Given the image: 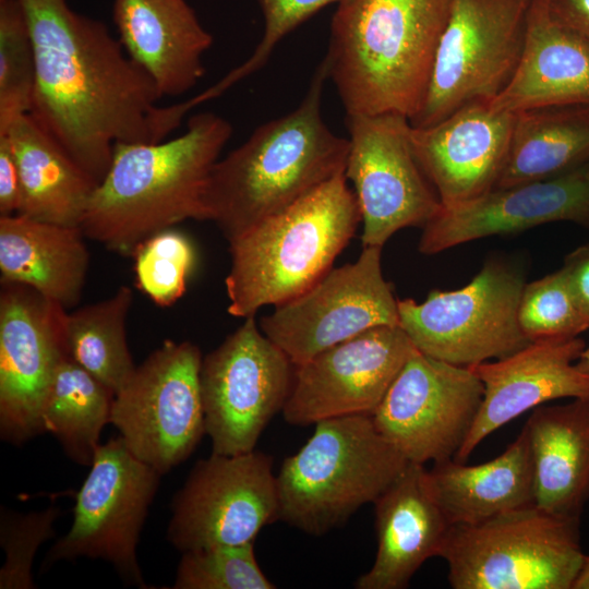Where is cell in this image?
Wrapping results in <instances>:
<instances>
[{"mask_svg": "<svg viewBox=\"0 0 589 589\" xmlns=\"http://www.w3.org/2000/svg\"><path fill=\"white\" fill-rule=\"evenodd\" d=\"M35 62L29 113L98 184L117 143L171 133L153 81L107 26L67 0H17Z\"/></svg>", "mask_w": 589, "mask_h": 589, "instance_id": "obj_1", "label": "cell"}, {"mask_svg": "<svg viewBox=\"0 0 589 589\" xmlns=\"http://www.w3.org/2000/svg\"><path fill=\"white\" fill-rule=\"evenodd\" d=\"M327 80L321 61L298 107L257 127L212 168L205 220L228 243L345 173L349 141L328 128L322 112Z\"/></svg>", "mask_w": 589, "mask_h": 589, "instance_id": "obj_2", "label": "cell"}, {"mask_svg": "<svg viewBox=\"0 0 589 589\" xmlns=\"http://www.w3.org/2000/svg\"><path fill=\"white\" fill-rule=\"evenodd\" d=\"M231 134L225 118L201 112L171 140L117 143L81 221L84 236L132 256L163 230L187 219L205 220V187Z\"/></svg>", "mask_w": 589, "mask_h": 589, "instance_id": "obj_3", "label": "cell"}, {"mask_svg": "<svg viewBox=\"0 0 589 589\" xmlns=\"http://www.w3.org/2000/svg\"><path fill=\"white\" fill-rule=\"evenodd\" d=\"M453 0H341L322 60L346 113L418 112Z\"/></svg>", "mask_w": 589, "mask_h": 589, "instance_id": "obj_4", "label": "cell"}, {"mask_svg": "<svg viewBox=\"0 0 589 589\" xmlns=\"http://www.w3.org/2000/svg\"><path fill=\"white\" fill-rule=\"evenodd\" d=\"M361 215L345 173L229 242L228 313L255 316L305 291L354 236Z\"/></svg>", "mask_w": 589, "mask_h": 589, "instance_id": "obj_5", "label": "cell"}, {"mask_svg": "<svg viewBox=\"0 0 589 589\" xmlns=\"http://www.w3.org/2000/svg\"><path fill=\"white\" fill-rule=\"evenodd\" d=\"M314 425L306 443L283 461L277 486L279 520L318 537L374 503L408 461L381 435L371 416Z\"/></svg>", "mask_w": 589, "mask_h": 589, "instance_id": "obj_6", "label": "cell"}, {"mask_svg": "<svg viewBox=\"0 0 589 589\" xmlns=\"http://www.w3.org/2000/svg\"><path fill=\"white\" fill-rule=\"evenodd\" d=\"M579 521L534 504L452 525L440 557L454 589H573L585 553Z\"/></svg>", "mask_w": 589, "mask_h": 589, "instance_id": "obj_7", "label": "cell"}, {"mask_svg": "<svg viewBox=\"0 0 589 589\" xmlns=\"http://www.w3.org/2000/svg\"><path fill=\"white\" fill-rule=\"evenodd\" d=\"M533 0H453L416 128L476 100H493L520 61Z\"/></svg>", "mask_w": 589, "mask_h": 589, "instance_id": "obj_8", "label": "cell"}, {"mask_svg": "<svg viewBox=\"0 0 589 589\" xmlns=\"http://www.w3.org/2000/svg\"><path fill=\"white\" fill-rule=\"evenodd\" d=\"M525 285L519 269L489 260L459 289L434 290L423 302L398 299L399 326L432 358L460 366L497 360L530 342L518 324Z\"/></svg>", "mask_w": 589, "mask_h": 589, "instance_id": "obj_9", "label": "cell"}, {"mask_svg": "<svg viewBox=\"0 0 589 589\" xmlns=\"http://www.w3.org/2000/svg\"><path fill=\"white\" fill-rule=\"evenodd\" d=\"M200 348L165 340L115 394L110 423L140 460L161 474L183 462L205 433Z\"/></svg>", "mask_w": 589, "mask_h": 589, "instance_id": "obj_10", "label": "cell"}, {"mask_svg": "<svg viewBox=\"0 0 589 589\" xmlns=\"http://www.w3.org/2000/svg\"><path fill=\"white\" fill-rule=\"evenodd\" d=\"M202 359L200 371L205 433L212 453L255 449L290 394L294 364L261 329L255 316Z\"/></svg>", "mask_w": 589, "mask_h": 589, "instance_id": "obj_11", "label": "cell"}, {"mask_svg": "<svg viewBox=\"0 0 589 589\" xmlns=\"http://www.w3.org/2000/svg\"><path fill=\"white\" fill-rule=\"evenodd\" d=\"M75 495L73 521L44 567L84 556L110 563L127 584L146 588L136 549L161 473L135 457L122 437L100 444Z\"/></svg>", "mask_w": 589, "mask_h": 589, "instance_id": "obj_12", "label": "cell"}, {"mask_svg": "<svg viewBox=\"0 0 589 589\" xmlns=\"http://www.w3.org/2000/svg\"><path fill=\"white\" fill-rule=\"evenodd\" d=\"M346 127L345 177L361 215L362 248H383L397 231L423 227L442 204L412 152L409 118L397 112L346 113Z\"/></svg>", "mask_w": 589, "mask_h": 589, "instance_id": "obj_13", "label": "cell"}, {"mask_svg": "<svg viewBox=\"0 0 589 589\" xmlns=\"http://www.w3.org/2000/svg\"><path fill=\"white\" fill-rule=\"evenodd\" d=\"M171 514L167 540L181 553L254 542L279 520L272 457L254 449L200 459L175 494Z\"/></svg>", "mask_w": 589, "mask_h": 589, "instance_id": "obj_14", "label": "cell"}, {"mask_svg": "<svg viewBox=\"0 0 589 589\" xmlns=\"http://www.w3.org/2000/svg\"><path fill=\"white\" fill-rule=\"evenodd\" d=\"M259 324L294 365L369 329L398 326V299L383 275L382 248L363 247L356 262L332 267Z\"/></svg>", "mask_w": 589, "mask_h": 589, "instance_id": "obj_15", "label": "cell"}, {"mask_svg": "<svg viewBox=\"0 0 589 589\" xmlns=\"http://www.w3.org/2000/svg\"><path fill=\"white\" fill-rule=\"evenodd\" d=\"M482 397L483 384L470 368L414 349L371 417L408 462L437 464L455 458Z\"/></svg>", "mask_w": 589, "mask_h": 589, "instance_id": "obj_16", "label": "cell"}, {"mask_svg": "<svg viewBox=\"0 0 589 589\" xmlns=\"http://www.w3.org/2000/svg\"><path fill=\"white\" fill-rule=\"evenodd\" d=\"M67 309L31 287L1 283L0 435L22 445L43 434L41 409L68 356Z\"/></svg>", "mask_w": 589, "mask_h": 589, "instance_id": "obj_17", "label": "cell"}, {"mask_svg": "<svg viewBox=\"0 0 589 589\" xmlns=\"http://www.w3.org/2000/svg\"><path fill=\"white\" fill-rule=\"evenodd\" d=\"M416 347L398 326H380L334 345L294 365L283 408L292 425L372 416Z\"/></svg>", "mask_w": 589, "mask_h": 589, "instance_id": "obj_18", "label": "cell"}, {"mask_svg": "<svg viewBox=\"0 0 589 589\" xmlns=\"http://www.w3.org/2000/svg\"><path fill=\"white\" fill-rule=\"evenodd\" d=\"M579 336L530 341L516 352L468 366L483 384L474 422L455 460L466 461L480 443L504 424L561 398H589V365L580 359Z\"/></svg>", "mask_w": 589, "mask_h": 589, "instance_id": "obj_19", "label": "cell"}, {"mask_svg": "<svg viewBox=\"0 0 589 589\" xmlns=\"http://www.w3.org/2000/svg\"><path fill=\"white\" fill-rule=\"evenodd\" d=\"M515 113L476 100L443 120L410 128L412 152L442 207L453 208L495 188L508 155Z\"/></svg>", "mask_w": 589, "mask_h": 589, "instance_id": "obj_20", "label": "cell"}, {"mask_svg": "<svg viewBox=\"0 0 589 589\" xmlns=\"http://www.w3.org/2000/svg\"><path fill=\"white\" fill-rule=\"evenodd\" d=\"M553 221L589 228V161L554 178L494 188L467 204L442 207L422 227L418 250L437 254L477 239Z\"/></svg>", "mask_w": 589, "mask_h": 589, "instance_id": "obj_21", "label": "cell"}, {"mask_svg": "<svg viewBox=\"0 0 589 589\" xmlns=\"http://www.w3.org/2000/svg\"><path fill=\"white\" fill-rule=\"evenodd\" d=\"M112 16L124 51L161 97L182 95L203 77L213 36L185 0H113Z\"/></svg>", "mask_w": 589, "mask_h": 589, "instance_id": "obj_22", "label": "cell"}, {"mask_svg": "<svg viewBox=\"0 0 589 589\" xmlns=\"http://www.w3.org/2000/svg\"><path fill=\"white\" fill-rule=\"evenodd\" d=\"M377 551L358 589H402L430 557L440 556L450 524L433 497L423 465L408 462L373 503Z\"/></svg>", "mask_w": 589, "mask_h": 589, "instance_id": "obj_23", "label": "cell"}, {"mask_svg": "<svg viewBox=\"0 0 589 589\" xmlns=\"http://www.w3.org/2000/svg\"><path fill=\"white\" fill-rule=\"evenodd\" d=\"M490 105L512 113L589 106V38L558 21L545 0H533L516 72Z\"/></svg>", "mask_w": 589, "mask_h": 589, "instance_id": "obj_24", "label": "cell"}, {"mask_svg": "<svg viewBox=\"0 0 589 589\" xmlns=\"http://www.w3.org/2000/svg\"><path fill=\"white\" fill-rule=\"evenodd\" d=\"M524 428L534 505L560 517L580 519L589 501V398L536 407Z\"/></svg>", "mask_w": 589, "mask_h": 589, "instance_id": "obj_25", "label": "cell"}, {"mask_svg": "<svg viewBox=\"0 0 589 589\" xmlns=\"http://www.w3.org/2000/svg\"><path fill=\"white\" fill-rule=\"evenodd\" d=\"M84 238L77 226L21 214L0 216L1 283L25 285L65 309L73 308L89 264Z\"/></svg>", "mask_w": 589, "mask_h": 589, "instance_id": "obj_26", "label": "cell"}, {"mask_svg": "<svg viewBox=\"0 0 589 589\" xmlns=\"http://www.w3.org/2000/svg\"><path fill=\"white\" fill-rule=\"evenodd\" d=\"M429 489L450 525L478 524L534 504L525 428L497 457L479 464L448 459L426 470Z\"/></svg>", "mask_w": 589, "mask_h": 589, "instance_id": "obj_27", "label": "cell"}, {"mask_svg": "<svg viewBox=\"0 0 589 589\" xmlns=\"http://www.w3.org/2000/svg\"><path fill=\"white\" fill-rule=\"evenodd\" d=\"M0 134L8 136L20 172L17 214L80 227L97 183L31 113L17 117Z\"/></svg>", "mask_w": 589, "mask_h": 589, "instance_id": "obj_28", "label": "cell"}, {"mask_svg": "<svg viewBox=\"0 0 589 589\" xmlns=\"http://www.w3.org/2000/svg\"><path fill=\"white\" fill-rule=\"evenodd\" d=\"M589 161V106L515 112L508 155L495 188L554 178Z\"/></svg>", "mask_w": 589, "mask_h": 589, "instance_id": "obj_29", "label": "cell"}, {"mask_svg": "<svg viewBox=\"0 0 589 589\" xmlns=\"http://www.w3.org/2000/svg\"><path fill=\"white\" fill-rule=\"evenodd\" d=\"M115 393L68 356L53 375L41 409L44 433H51L74 462L91 466L110 423Z\"/></svg>", "mask_w": 589, "mask_h": 589, "instance_id": "obj_30", "label": "cell"}, {"mask_svg": "<svg viewBox=\"0 0 589 589\" xmlns=\"http://www.w3.org/2000/svg\"><path fill=\"white\" fill-rule=\"evenodd\" d=\"M132 301V289L121 286L109 298L68 313L65 321L68 357L115 394L135 369L125 329Z\"/></svg>", "mask_w": 589, "mask_h": 589, "instance_id": "obj_31", "label": "cell"}, {"mask_svg": "<svg viewBox=\"0 0 589 589\" xmlns=\"http://www.w3.org/2000/svg\"><path fill=\"white\" fill-rule=\"evenodd\" d=\"M35 62L27 23L17 0H0V132L29 113Z\"/></svg>", "mask_w": 589, "mask_h": 589, "instance_id": "obj_32", "label": "cell"}, {"mask_svg": "<svg viewBox=\"0 0 589 589\" xmlns=\"http://www.w3.org/2000/svg\"><path fill=\"white\" fill-rule=\"evenodd\" d=\"M173 589H275L261 569L254 542L182 553Z\"/></svg>", "mask_w": 589, "mask_h": 589, "instance_id": "obj_33", "label": "cell"}, {"mask_svg": "<svg viewBox=\"0 0 589 589\" xmlns=\"http://www.w3.org/2000/svg\"><path fill=\"white\" fill-rule=\"evenodd\" d=\"M132 256L137 287L160 306L182 297L196 260L189 238L171 228L145 240Z\"/></svg>", "mask_w": 589, "mask_h": 589, "instance_id": "obj_34", "label": "cell"}, {"mask_svg": "<svg viewBox=\"0 0 589 589\" xmlns=\"http://www.w3.org/2000/svg\"><path fill=\"white\" fill-rule=\"evenodd\" d=\"M518 324L529 341L577 337L589 329L562 268L525 285Z\"/></svg>", "mask_w": 589, "mask_h": 589, "instance_id": "obj_35", "label": "cell"}, {"mask_svg": "<svg viewBox=\"0 0 589 589\" xmlns=\"http://www.w3.org/2000/svg\"><path fill=\"white\" fill-rule=\"evenodd\" d=\"M59 509L50 505L40 512L20 514L1 507L0 544L5 561L0 569L1 589H32V565L38 548L55 537Z\"/></svg>", "mask_w": 589, "mask_h": 589, "instance_id": "obj_36", "label": "cell"}, {"mask_svg": "<svg viewBox=\"0 0 589 589\" xmlns=\"http://www.w3.org/2000/svg\"><path fill=\"white\" fill-rule=\"evenodd\" d=\"M261 9L264 29L261 41L252 55L211 86L217 97L237 82L259 71L267 62L273 50L289 33L326 5L341 0H255Z\"/></svg>", "mask_w": 589, "mask_h": 589, "instance_id": "obj_37", "label": "cell"}, {"mask_svg": "<svg viewBox=\"0 0 589 589\" xmlns=\"http://www.w3.org/2000/svg\"><path fill=\"white\" fill-rule=\"evenodd\" d=\"M21 203L22 187L16 160L8 136L0 134V216L17 214Z\"/></svg>", "mask_w": 589, "mask_h": 589, "instance_id": "obj_38", "label": "cell"}, {"mask_svg": "<svg viewBox=\"0 0 589 589\" xmlns=\"http://www.w3.org/2000/svg\"><path fill=\"white\" fill-rule=\"evenodd\" d=\"M561 268L577 305L589 323V242L567 254Z\"/></svg>", "mask_w": 589, "mask_h": 589, "instance_id": "obj_39", "label": "cell"}, {"mask_svg": "<svg viewBox=\"0 0 589 589\" xmlns=\"http://www.w3.org/2000/svg\"><path fill=\"white\" fill-rule=\"evenodd\" d=\"M545 2L558 21L589 38V0H545Z\"/></svg>", "mask_w": 589, "mask_h": 589, "instance_id": "obj_40", "label": "cell"}, {"mask_svg": "<svg viewBox=\"0 0 589 589\" xmlns=\"http://www.w3.org/2000/svg\"><path fill=\"white\" fill-rule=\"evenodd\" d=\"M573 589H589V555H585L581 568Z\"/></svg>", "mask_w": 589, "mask_h": 589, "instance_id": "obj_41", "label": "cell"}, {"mask_svg": "<svg viewBox=\"0 0 589 589\" xmlns=\"http://www.w3.org/2000/svg\"><path fill=\"white\" fill-rule=\"evenodd\" d=\"M580 359H582L589 365V346L584 349Z\"/></svg>", "mask_w": 589, "mask_h": 589, "instance_id": "obj_42", "label": "cell"}]
</instances>
